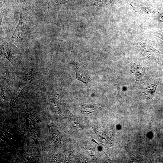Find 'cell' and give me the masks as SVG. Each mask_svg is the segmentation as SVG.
Segmentation results:
<instances>
[{
	"label": "cell",
	"instance_id": "cell-8",
	"mask_svg": "<svg viewBox=\"0 0 163 163\" xmlns=\"http://www.w3.org/2000/svg\"><path fill=\"white\" fill-rule=\"evenodd\" d=\"M16 1L19 4H23L26 3V0H16Z\"/></svg>",
	"mask_w": 163,
	"mask_h": 163
},
{
	"label": "cell",
	"instance_id": "cell-1",
	"mask_svg": "<svg viewBox=\"0 0 163 163\" xmlns=\"http://www.w3.org/2000/svg\"><path fill=\"white\" fill-rule=\"evenodd\" d=\"M29 20L27 14L24 12L21 13L18 24L10 39L16 42L25 40L29 34Z\"/></svg>",
	"mask_w": 163,
	"mask_h": 163
},
{
	"label": "cell",
	"instance_id": "cell-7",
	"mask_svg": "<svg viewBox=\"0 0 163 163\" xmlns=\"http://www.w3.org/2000/svg\"><path fill=\"white\" fill-rule=\"evenodd\" d=\"M35 72V69H34L30 72H28L23 78L20 84L25 86V84L32 82L34 77Z\"/></svg>",
	"mask_w": 163,
	"mask_h": 163
},
{
	"label": "cell",
	"instance_id": "cell-9",
	"mask_svg": "<svg viewBox=\"0 0 163 163\" xmlns=\"http://www.w3.org/2000/svg\"><path fill=\"white\" fill-rule=\"evenodd\" d=\"M157 36L163 40V32L159 33Z\"/></svg>",
	"mask_w": 163,
	"mask_h": 163
},
{
	"label": "cell",
	"instance_id": "cell-10",
	"mask_svg": "<svg viewBox=\"0 0 163 163\" xmlns=\"http://www.w3.org/2000/svg\"><path fill=\"white\" fill-rule=\"evenodd\" d=\"M161 21L163 22V11L161 13Z\"/></svg>",
	"mask_w": 163,
	"mask_h": 163
},
{
	"label": "cell",
	"instance_id": "cell-4",
	"mask_svg": "<svg viewBox=\"0 0 163 163\" xmlns=\"http://www.w3.org/2000/svg\"><path fill=\"white\" fill-rule=\"evenodd\" d=\"M0 54L2 58L8 59L11 62L15 61V52L13 46L7 43L5 46L1 45Z\"/></svg>",
	"mask_w": 163,
	"mask_h": 163
},
{
	"label": "cell",
	"instance_id": "cell-5",
	"mask_svg": "<svg viewBox=\"0 0 163 163\" xmlns=\"http://www.w3.org/2000/svg\"><path fill=\"white\" fill-rule=\"evenodd\" d=\"M130 70L135 75L136 81L142 78L145 75L147 69L142 65L135 63H130Z\"/></svg>",
	"mask_w": 163,
	"mask_h": 163
},
{
	"label": "cell",
	"instance_id": "cell-2",
	"mask_svg": "<svg viewBox=\"0 0 163 163\" xmlns=\"http://www.w3.org/2000/svg\"><path fill=\"white\" fill-rule=\"evenodd\" d=\"M139 50L143 56L160 65H163L161 52L154 47L150 41L143 40L139 42Z\"/></svg>",
	"mask_w": 163,
	"mask_h": 163
},
{
	"label": "cell",
	"instance_id": "cell-3",
	"mask_svg": "<svg viewBox=\"0 0 163 163\" xmlns=\"http://www.w3.org/2000/svg\"><path fill=\"white\" fill-rule=\"evenodd\" d=\"M163 80V76L153 79L148 78L142 81L143 94L148 101H151L157 87Z\"/></svg>",
	"mask_w": 163,
	"mask_h": 163
},
{
	"label": "cell",
	"instance_id": "cell-6",
	"mask_svg": "<svg viewBox=\"0 0 163 163\" xmlns=\"http://www.w3.org/2000/svg\"><path fill=\"white\" fill-rule=\"evenodd\" d=\"M72 64L76 72L77 79L84 83L88 88H89L90 83L88 76L77 64L75 63Z\"/></svg>",
	"mask_w": 163,
	"mask_h": 163
}]
</instances>
